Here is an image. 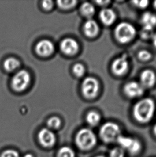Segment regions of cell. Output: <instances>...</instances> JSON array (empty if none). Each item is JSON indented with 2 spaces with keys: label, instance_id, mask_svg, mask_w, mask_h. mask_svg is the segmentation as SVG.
<instances>
[{
  "label": "cell",
  "instance_id": "1",
  "mask_svg": "<svg viewBox=\"0 0 156 157\" xmlns=\"http://www.w3.org/2000/svg\"><path fill=\"white\" fill-rule=\"evenodd\" d=\"M155 104L150 98H145L137 102L133 108L135 119L141 123H147L151 121L154 114Z\"/></svg>",
  "mask_w": 156,
  "mask_h": 157
},
{
  "label": "cell",
  "instance_id": "2",
  "mask_svg": "<svg viewBox=\"0 0 156 157\" xmlns=\"http://www.w3.org/2000/svg\"><path fill=\"white\" fill-rule=\"evenodd\" d=\"M76 142L79 149L87 151L95 147L97 143V138L91 130L84 128L78 132L76 138Z\"/></svg>",
  "mask_w": 156,
  "mask_h": 157
},
{
  "label": "cell",
  "instance_id": "3",
  "mask_svg": "<svg viewBox=\"0 0 156 157\" xmlns=\"http://www.w3.org/2000/svg\"><path fill=\"white\" fill-rule=\"evenodd\" d=\"M99 135L104 142H113L120 135V127L116 123L108 122L104 123L100 128Z\"/></svg>",
  "mask_w": 156,
  "mask_h": 157
},
{
  "label": "cell",
  "instance_id": "4",
  "mask_svg": "<svg viewBox=\"0 0 156 157\" xmlns=\"http://www.w3.org/2000/svg\"><path fill=\"white\" fill-rule=\"evenodd\" d=\"M115 36L117 40L122 43H128L136 34V30L133 25L127 22L119 24L115 29Z\"/></svg>",
  "mask_w": 156,
  "mask_h": 157
},
{
  "label": "cell",
  "instance_id": "5",
  "mask_svg": "<svg viewBox=\"0 0 156 157\" xmlns=\"http://www.w3.org/2000/svg\"><path fill=\"white\" fill-rule=\"evenodd\" d=\"M31 77L28 72L24 70H20L13 76L11 81V85L16 91H22L29 85Z\"/></svg>",
  "mask_w": 156,
  "mask_h": 157
},
{
  "label": "cell",
  "instance_id": "6",
  "mask_svg": "<svg viewBox=\"0 0 156 157\" xmlns=\"http://www.w3.org/2000/svg\"><path fill=\"white\" fill-rule=\"evenodd\" d=\"M99 90V84L96 79L88 77L84 79L81 85L84 96L87 98H93L97 95Z\"/></svg>",
  "mask_w": 156,
  "mask_h": 157
},
{
  "label": "cell",
  "instance_id": "7",
  "mask_svg": "<svg viewBox=\"0 0 156 157\" xmlns=\"http://www.w3.org/2000/svg\"><path fill=\"white\" fill-rule=\"evenodd\" d=\"M38 139L40 144L43 147H50L56 143V136L50 130L43 128L39 133Z\"/></svg>",
  "mask_w": 156,
  "mask_h": 157
},
{
  "label": "cell",
  "instance_id": "8",
  "mask_svg": "<svg viewBox=\"0 0 156 157\" xmlns=\"http://www.w3.org/2000/svg\"><path fill=\"white\" fill-rule=\"evenodd\" d=\"M124 92L130 98H135L142 96L144 92V87L136 82H131L124 86Z\"/></svg>",
  "mask_w": 156,
  "mask_h": 157
},
{
  "label": "cell",
  "instance_id": "9",
  "mask_svg": "<svg viewBox=\"0 0 156 157\" xmlns=\"http://www.w3.org/2000/svg\"><path fill=\"white\" fill-rule=\"evenodd\" d=\"M61 51L66 55H73L78 52L79 45L76 40L66 38L61 41L60 45Z\"/></svg>",
  "mask_w": 156,
  "mask_h": 157
},
{
  "label": "cell",
  "instance_id": "10",
  "mask_svg": "<svg viewBox=\"0 0 156 157\" xmlns=\"http://www.w3.org/2000/svg\"><path fill=\"white\" fill-rule=\"evenodd\" d=\"M128 62L126 55L118 57L113 62L112 64V70L114 74L120 76L124 74L128 70Z\"/></svg>",
  "mask_w": 156,
  "mask_h": 157
},
{
  "label": "cell",
  "instance_id": "11",
  "mask_svg": "<svg viewBox=\"0 0 156 157\" xmlns=\"http://www.w3.org/2000/svg\"><path fill=\"white\" fill-rule=\"evenodd\" d=\"M35 50L40 56H48L54 52V46L50 41L44 39L40 41L36 44Z\"/></svg>",
  "mask_w": 156,
  "mask_h": 157
},
{
  "label": "cell",
  "instance_id": "12",
  "mask_svg": "<svg viewBox=\"0 0 156 157\" xmlns=\"http://www.w3.org/2000/svg\"><path fill=\"white\" fill-rule=\"evenodd\" d=\"M156 75L152 70L147 69L142 72L141 83L143 87H150L154 85L156 82Z\"/></svg>",
  "mask_w": 156,
  "mask_h": 157
},
{
  "label": "cell",
  "instance_id": "13",
  "mask_svg": "<svg viewBox=\"0 0 156 157\" xmlns=\"http://www.w3.org/2000/svg\"><path fill=\"white\" fill-rule=\"evenodd\" d=\"M99 18L104 25L109 26L114 23L116 19V15L112 9L105 8L100 11Z\"/></svg>",
  "mask_w": 156,
  "mask_h": 157
},
{
  "label": "cell",
  "instance_id": "14",
  "mask_svg": "<svg viewBox=\"0 0 156 157\" xmlns=\"http://www.w3.org/2000/svg\"><path fill=\"white\" fill-rule=\"evenodd\" d=\"M84 30L87 36L93 38L96 36L99 32V26L94 20L89 19L84 24Z\"/></svg>",
  "mask_w": 156,
  "mask_h": 157
},
{
  "label": "cell",
  "instance_id": "15",
  "mask_svg": "<svg viewBox=\"0 0 156 157\" xmlns=\"http://www.w3.org/2000/svg\"><path fill=\"white\" fill-rule=\"evenodd\" d=\"M141 21L143 28L153 29L156 25V15L150 12H146L142 15Z\"/></svg>",
  "mask_w": 156,
  "mask_h": 157
},
{
  "label": "cell",
  "instance_id": "16",
  "mask_svg": "<svg viewBox=\"0 0 156 157\" xmlns=\"http://www.w3.org/2000/svg\"><path fill=\"white\" fill-rule=\"evenodd\" d=\"M134 140L135 138L121 135L119 136L117 140V141L120 145V147H121L124 150L127 149L128 151L133 145Z\"/></svg>",
  "mask_w": 156,
  "mask_h": 157
},
{
  "label": "cell",
  "instance_id": "17",
  "mask_svg": "<svg viewBox=\"0 0 156 157\" xmlns=\"http://www.w3.org/2000/svg\"><path fill=\"white\" fill-rule=\"evenodd\" d=\"M4 68L8 71H13L19 68L20 62L13 57H9L6 59L3 64Z\"/></svg>",
  "mask_w": 156,
  "mask_h": 157
},
{
  "label": "cell",
  "instance_id": "18",
  "mask_svg": "<svg viewBox=\"0 0 156 157\" xmlns=\"http://www.w3.org/2000/svg\"><path fill=\"white\" fill-rule=\"evenodd\" d=\"M87 122L91 126L97 125L101 121V116L99 113L95 111H91L89 112L86 117Z\"/></svg>",
  "mask_w": 156,
  "mask_h": 157
},
{
  "label": "cell",
  "instance_id": "19",
  "mask_svg": "<svg viewBox=\"0 0 156 157\" xmlns=\"http://www.w3.org/2000/svg\"><path fill=\"white\" fill-rule=\"evenodd\" d=\"M95 11L94 6L89 2H85L81 6V12L86 17H92L94 15Z\"/></svg>",
  "mask_w": 156,
  "mask_h": 157
},
{
  "label": "cell",
  "instance_id": "20",
  "mask_svg": "<svg viewBox=\"0 0 156 157\" xmlns=\"http://www.w3.org/2000/svg\"><path fill=\"white\" fill-rule=\"evenodd\" d=\"M58 157H76L74 151L69 147H64L60 149L58 152Z\"/></svg>",
  "mask_w": 156,
  "mask_h": 157
},
{
  "label": "cell",
  "instance_id": "21",
  "mask_svg": "<svg viewBox=\"0 0 156 157\" xmlns=\"http://www.w3.org/2000/svg\"><path fill=\"white\" fill-rule=\"evenodd\" d=\"M57 5L63 9H69L74 7L77 1H58Z\"/></svg>",
  "mask_w": 156,
  "mask_h": 157
},
{
  "label": "cell",
  "instance_id": "22",
  "mask_svg": "<svg viewBox=\"0 0 156 157\" xmlns=\"http://www.w3.org/2000/svg\"><path fill=\"white\" fill-rule=\"evenodd\" d=\"M47 124L49 127L50 129H57L60 127L61 121L58 117H54L49 119L48 121L47 122Z\"/></svg>",
  "mask_w": 156,
  "mask_h": 157
},
{
  "label": "cell",
  "instance_id": "23",
  "mask_svg": "<svg viewBox=\"0 0 156 157\" xmlns=\"http://www.w3.org/2000/svg\"><path fill=\"white\" fill-rule=\"evenodd\" d=\"M73 71L76 76L81 77L84 75L85 68L82 64L77 63L73 67Z\"/></svg>",
  "mask_w": 156,
  "mask_h": 157
},
{
  "label": "cell",
  "instance_id": "24",
  "mask_svg": "<svg viewBox=\"0 0 156 157\" xmlns=\"http://www.w3.org/2000/svg\"><path fill=\"white\" fill-rule=\"evenodd\" d=\"M110 157H124V151L120 147H114L110 151Z\"/></svg>",
  "mask_w": 156,
  "mask_h": 157
},
{
  "label": "cell",
  "instance_id": "25",
  "mask_svg": "<svg viewBox=\"0 0 156 157\" xmlns=\"http://www.w3.org/2000/svg\"><path fill=\"white\" fill-rule=\"evenodd\" d=\"M1 157H20V156L17 151L14 150H7L2 153Z\"/></svg>",
  "mask_w": 156,
  "mask_h": 157
},
{
  "label": "cell",
  "instance_id": "26",
  "mask_svg": "<svg viewBox=\"0 0 156 157\" xmlns=\"http://www.w3.org/2000/svg\"><path fill=\"white\" fill-rule=\"evenodd\" d=\"M141 36L144 39H148L152 37L153 34V29H150L148 28H143L141 31Z\"/></svg>",
  "mask_w": 156,
  "mask_h": 157
},
{
  "label": "cell",
  "instance_id": "27",
  "mask_svg": "<svg viewBox=\"0 0 156 157\" xmlns=\"http://www.w3.org/2000/svg\"><path fill=\"white\" fill-rule=\"evenodd\" d=\"M138 56H139V59H141L142 61H148L151 57V53L147 51H145V50H143V51L139 52Z\"/></svg>",
  "mask_w": 156,
  "mask_h": 157
},
{
  "label": "cell",
  "instance_id": "28",
  "mask_svg": "<svg viewBox=\"0 0 156 157\" xmlns=\"http://www.w3.org/2000/svg\"><path fill=\"white\" fill-rule=\"evenodd\" d=\"M133 4L139 8H146L148 6L149 2L147 0H136L133 2Z\"/></svg>",
  "mask_w": 156,
  "mask_h": 157
},
{
  "label": "cell",
  "instance_id": "29",
  "mask_svg": "<svg viewBox=\"0 0 156 157\" xmlns=\"http://www.w3.org/2000/svg\"><path fill=\"white\" fill-rule=\"evenodd\" d=\"M42 6L43 8L46 9V10H50L52 9L54 6V3L52 1H49V0H46V1H43L42 2Z\"/></svg>",
  "mask_w": 156,
  "mask_h": 157
},
{
  "label": "cell",
  "instance_id": "30",
  "mask_svg": "<svg viewBox=\"0 0 156 157\" xmlns=\"http://www.w3.org/2000/svg\"><path fill=\"white\" fill-rule=\"evenodd\" d=\"M97 3L101 5V6H103V5H106V4H108V3H109L110 1H96Z\"/></svg>",
  "mask_w": 156,
  "mask_h": 157
},
{
  "label": "cell",
  "instance_id": "31",
  "mask_svg": "<svg viewBox=\"0 0 156 157\" xmlns=\"http://www.w3.org/2000/svg\"><path fill=\"white\" fill-rule=\"evenodd\" d=\"M152 41H153V44H154V47L156 48V33L154 34V36H152Z\"/></svg>",
  "mask_w": 156,
  "mask_h": 157
},
{
  "label": "cell",
  "instance_id": "32",
  "mask_svg": "<svg viewBox=\"0 0 156 157\" xmlns=\"http://www.w3.org/2000/svg\"><path fill=\"white\" fill-rule=\"evenodd\" d=\"M24 157H34V156L32 155V154L28 153V154H26V155H24Z\"/></svg>",
  "mask_w": 156,
  "mask_h": 157
},
{
  "label": "cell",
  "instance_id": "33",
  "mask_svg": "<svg viewBox=\"0 0 156 157\" xmlns=\"http://www.w3.org/2000/svg\"><path fill=\"white\" fill-rule=\"evenodd\" d=\"M154 134L156 135V125H154Z\"/></svg>",
  "mask_w": 156,
  "mask_h": 157
},
{
  "label": "cell",
  "instance_id": "34",
  "mask_svg": "<svg viewBox=\"0 0 156 157\" xmlns=\"http://www.w3.org/2000/svg\"><path fill=\"white\" fill-rule=\"evenodd\" d=\"M154 8L156 9V1H155L154 2Z\"/></svg>",
  "mask_w": 156,
  "mask_h": 157
},
{
  "label": "cell",
  "instance_id": "35",
  "mask_svg": "<svg viewBox=\"0 0 156 157\" xmlns=\"http://www.w3.org/2000/svg\"><path fill=\"white\" fill-rule=\"evenodd\" d=\"M104 157V156H102V155H99V156H97V157Z\"/></svg>",
  "mask_w": 156,
  "mask_h": 157
}]
</instances>
